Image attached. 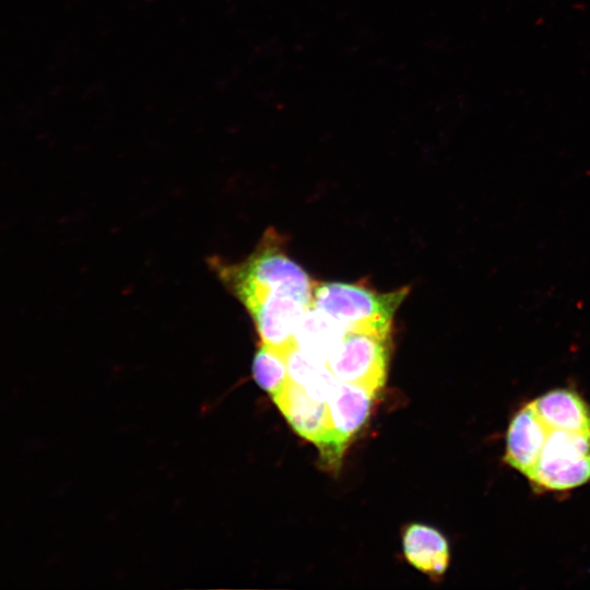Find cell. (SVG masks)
Wrapping results in <instances>:
<instances>
[{
  "mask_svg": "<svg viewBox=\"0 0 590 590\" xmlns=\"http://www.w3.org/2000/svg\"><path fill=\"white\" fill-rule=\"evenodd\" d=\"M209 266L248 311L260 344L283 353L295 345V327L312 304L316 283L290 258L276 231L268 229L244 260L212 257Z\"/></svg>",
  "mask_w": 590,
  "mask_h": 590,
  "instance_id": "6da1fadb",
  "label": "cell"
},
{
  "mask_svg": "<svg viewBox=\"0 0 590 590\" xmlns=\"http://www.w3.org/2000/svg\"><path fill=\"white\" fill-rule=\"evenodd\" d=\"M408 287L379 293L364 284L316 283L312 305L344 330L390 338L392 319L406 297Z\"/></svg>",
  "mask_w": 590,
  "mask_h": 590,
  "instance_id": "7a4b0ae2",
  "label": "cell"
},
{
  "mask_svg": "<svg viewBox=\"0 0 590 590\" xmlns=\"http://www.w3.org/2000/svg\"><path fill=\"white\" fill-rule=\"evenodd\" d=\"M533 486L566 491L590 481V433L548 428L539 459L527 475Z\"/></svg>",
  "mask_w": 590,
  "mask_h": 590,
  "instance_id": "3957f363",
  "label": "cell"
},
{
  "mask_svg": "<svg viewBox=\"0 0 590 590\" xmlns=\"http://www.w3.org/2000/svg\"><path fill=\"white\" fill-rule=\"evenodd\" d=\"M389 338L347 331L326 359L340 381L365 388L377 397L387 379Z\"/></svg>",
  "mask_w": 590,
  "mask_h": 590,
  "instance_id": "277c9868",
  "label": "cell"
},
{
  "mask_svg": "<svg viewBox=\"0 0 590 590\" xmlns=\"http://www.w3.org/2000/svg\"><path fill=\"white\" fill-rule=\"evenodd\" d=\"M376 397L363 387L338 380L327 400L328 435L319 449L321 465L337 471L353 437L369 417Z\"/></svg>",
  "mask_w": 590,
  "mask_h": 590,
  "instance_id": "5b68a950",
  "label": "cell"
},
{
  "mask_svg": "<svg viewBox=\"0 0 590 590\" xmlns=\"http://www.w3.org/2000/svg\"><path fill=\"white\" fill-rule=\"evenodd\" d=\"M273 400L294 430L320 449L328 435L327 401L310 396L303 386L290 380Z\"/></svg>",
  "mask_w": 590,
  "mask_h": 590,
  "instance_id": "8992f818",
  "label": "cell"
},
{
  "mask_svg": "<svg viewBox=\"0 0 590 590\" xmlns=\"http://www.w3.org/2000/svg\"><path fill=\"white\" fill-rule=\"evenodd\" d=\"M547 434L548 427L530 402L516 413L508 426L505 461L527 476L539 459Z\"/></svg>",
  "mask_w": 590,
  "mask_h": 590,
  "instance_id": "52a82bcc",
  "label": "cell"
},
{
  "mask_svg": "<svg viewBox=\"0 0 590 590\" xmlns=\"http://www.w3.org/2000/svg\"><path fill=\"white\" fill-rule=\"evenodd\" d=\"M406 560L432 578L440 577L449 565V545L445 536L426 524L412 523L403 534Z\"/></svg>",
  "mask_w": 590,
  "mask_h": 590,
  "instance_id": "ba28073f",
  "label": "cell"
},
{
  "mask_svg": "<svg viewBox=\"0 0 590 590\" xmlns=\"http://www.w3.org/2000/svg\"><path fill=\"white\" fill-rule=\"evenodd\" d=\"M532 403L548 428L590 433V409L576 392L551 390Z\"/></svg>",
  "mask_w": 590,
  "mask_h": 590,
  "instance_id": "9c48e42d",
  "label": "cell"
},
{
  "mask_svg": "<svg viewBox=\"0 0 590 590\" xmlns=\"http://www.w3.org/2000/svg\"><path fill=\"white\" fill-rule=\"evenodd\" d=\"M346 331L312 304L303 312L294 331L296 346L326 362Z\"/></svg>",
  "mask_w": 590,
  "mask_h": 590,
  "instance_id": "30bf717a",
  "label": "cell"
},
{
  "mask_svg": "<svg viewBox=\"0 0 590 590\" xmlns=\"http://www.w3.org/2000/svg\"><path fill=\"white\" fill-rule=\"evenodd\" d=\"M252 371L257 384L272 398L278 396L288 382L287 363L284 353L260 344Z\"/></svg>",
  "mask_w": 590,
  "mask_h": 590,
  "instance_id": "8fae6325",
  "label": "cell"
}]
</instances>
